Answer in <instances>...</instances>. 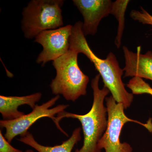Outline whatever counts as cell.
<instances>
[{
  "instance_id": "obj_1",
  "label": "cell",
  "mask_w": 152,
  "mask_h": 152,
  "mask_svg": "<svg viewBox=\"0 0 152 152\" xmlns=\"http://www.w3.org/2000/svg\"><path fill=\"white\" fill-rule=\"evenodd\" d=\"M83 22L78 21L73 26L69 49L83 54L90 60L102 77L104 86L108 89L117 102L123 104L125 109H127L132 102L134 96L127 91L122 80L124 70L120 67L116 57L112 52L104 59L95 54L83 32Z\"/></svg>"
},
{
  "instance_id": "obj_2",
  "label": "cell",
  "mask_w": 152,
  "mask_h": 152,
  "mask_svg": "<svg viewBox=\"0 0 152 152\" xmlns=\"http://www.w3.org/2000/svg\"><path fill=\"white\" fill-rule=\"evenodd\" d=\"M101 76L98 74L91 81L94 100L91 108L85 115H78L64 111L57 115L55 124L57 128L64 134H68L62 129L60 121L64 118L77 119L80 122L84 135L83 146L75 152H102L99 149L98 143L107 129L108 125L107 111L104 105V101L110 91L104 86L100 89L99 82Z\"/></svg>"
},
{
  "instance_id": "obj_3",
  "label": "cell",
  "mask_w": 152,
  "mask_h": 152,
  "mask_svg": "<svg viewBox=\"0 0 152 152\" xmlns=\"http://www.w3.org/2000/svg\"><path fill=\"white\" fill-rule=\"evenodd\" d=\"M78 53L70 49L67 53L53 61L56 76L50 86L53 94L62 95L67 101L75 102L87 94L89 77L78 64Z\"/></svg>"
},
{
  "instance_id": "obj_4",
  "label": "cell",
  "mask_w": 152,
  "mask_h": 152,
  "mask_svg": "<svg viewBox=\"0 0 152 152\" xmlns=\"http://www.w3.org/2000/svg\"><path fill=\"white\" fill-rule=\"evenodd\" d=\"M63 0H31L23 9L21 29L25 37L35 39L46 30L64 26Z\"/></svg>"
},
{
  "instance_id": "obj_5",
  "label": "cell",
  "mask_w": 152,
  "mask_h": 152,
  "mask_svg": "<svg viewBox=\"0 0 152 152\" xmlns=\"http://www.w3.org/2000/svg\"><path fill=\"white\" fill-rule=\"evenodd\" d=\"M107 111L108 125L107 129L99 141L98 146L105 152H132L131 145L127 142H121L120 136L122 129L126 123L134 122L143 126L150 132H152L151 121L147 124L132 119L126 116L123 104L118 103L113 96L105 99Z\"/></svg>"
},
{
  "instance_id": "obj_6",
  "label": "cell",
  "mask_w": 152,
  "mask_h": 152,
  "mask_svg": "<svg viewBox=\"0 0 152 152\" xmlns=\"http://www.w3.org/2000/svg\"><path fill=\"white\" fill-rule=\"evenodd\" d=\"M60 95H56L46 102L40 105L37 104L31 113L25 114L22 116L12 120H1L0 126L1 128L5 129L4 137L10 143L17 136H23L28 132L29 129L36 122L43 118H49L56 123V115L65 111L69 107V105L59 104L53 108L54 105L60 99Z\"/></svg>"
},
{
  "instance_id": "obj_7",
  "label": "cell",
  "mask_w": 152,
  "mask_h": 152,
  "mask_svg": "<svg viewBox=\"0 0 152 152\" xmlns=\"http://www.w3.org/2000/svg\"><path fill=\"white\" fill-rule=\"evenodd\" d=\"M73 26L68 25L55 29L46 30L40 33L34 42L40 44L42 51L39 55L36 63L42 66L65 54L69 50V39Z\"/></svg>"
},
{
  "instance_id": "obj_8",
  "label": "cell",
  "mask_w": 152,
  "mask_h": 152,
  "mask_svg": "<svg viewBox=\"0 0 152 152\" xmlns=\"http://www.w3.org/2000/svg\"><path fill=\"white\" fill-rule=\"evenodd\" d=\"M111 0H73V3L84 19L82 30L84 34L94 36L102 20L111 14Z\"/></svg>"
},
{
  "instance_id": "obj_9",
  "label": "cell",
  "mask_w": 152,
  "mask_h": 152,
  "mask_svg": "<svg viewBox=\"0 0 152 152\" xmlns=\"http://www.w3.org/2000/svg\"><path fill=\"white\" fill-rule=\"evenodd\" d=\"M125 60L124 77H138L152 81V52L141 53V47L134 53L126 46L123 47Z\"/></svg>"
},
{
  "instance_id": "obj_10",
  "label": "cell",
  "mask_w": 152,
  "mask_h": 152,
  "mask_svg": "<svg viewBox=\"0 0 152 152\" xmlns=\"http://www.w3.org/2000/svg\"><path fill=\"white\" fill-rule=\"evenodd\" d=\"M41 93H34L23 96H0V113L4 120L15 119L25 115L18 108L20 106L27 104L34 109L36 103L41 99Z\"/></svg>"
},
{
  "instance_id": "obj_11",
  "label": "cell",
  "mask_w": 152,
  "mask_h": 152,
  "mask_svg": "<svg viewBox=\"0 0 152 152\" xmlns=\"http://www.w3.org/2000/svg\"><path fill=\"white\" fill-rule=\"evenodd\" d=\"M81 129H75L70 137L63 142L61 145L54 146H46L41 145L35 140L32 134L28 132L26 134L20 137L19 141L28 145L38 152H72L74 146L81 140Z\"/></svg>"
},
{
  "instance_id": "obj_12",
  "label": "cell",
  "mask_w": 152,
  "mask_h": 152,
  "mask_svg": "<svg viewBox=\"0 0 152 152\" xmlns=\"http://www.w3.org/2000/svg\"><path fill=\"white\" fill-rule=\"evenodd\" d=\"M129 0H117L113 2L111 14L113 15L118 23L117 34L115 39V43L118 48L121 45L122 38L125 28V15L126 10L129 3Z\"/></svg>"
},
{
  "instance_id": "obj_13",
  "label": "cell",
  "mask_w": 152,
  "mask_h": 152,
  "mask_svg": "<svg viewBox=\"0 0 152 152\" xmlns=\"http://www.w3.org/2000/svg\"><path fill=\"white\" fill-rule=\"evenodd\" d=\"M126 86L131 90L133 94H148L152 96V88L141 78L138 77L132 78Z\"/></svg>"
},
{
  "instance_id": "obj_14",
  "label": "cell",
  "mask_w": 152,
  "mask_h": 152,
  "mask_svg": "<svg viewBox=\"0 0 152 152\" xmlns=\"http://www.w3.org/2000/svg\"><path fill=\"white\" fill-rule=\"evenodd\" d=\"M141 9L140 11L132 10L131 11L130 14L131 18L143 24L152 26V15L142 7H141Z\"/></svg>"
},
{
  "instance_id": "obj_15",
  "label": "cell",
  "mask_w": 152,
  "mask_h": 152,
  "mask_svg": "<svg viewBox=\"0 0 152 152\" xmlns=\"http://www.w3.org/2000/svg\"><path fill=\"white\" fill-rule=\"evenodd\" d=\"M0 152H23L12 146L0 131Z\"/></svg>"
},
{
  "instance_id": "obj_16",
  "label": "cell",
  "mask_w": 152,
  "mask_h": 152,
  "mask_svg": "<svg viewBox=\"0 0 152 152\" xmlns=\"http://www.w3.org/2000/svg\"><path fill=\"white\" fill-rule=\"evenodd\" d=\"M25 152H34V151L32 150L29 149L26 150Z\"/></svg>"
}]
</instances>
